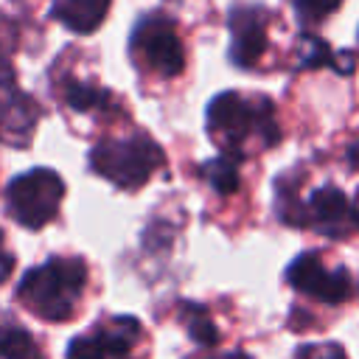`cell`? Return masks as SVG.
I'll list each match as a JSON object with an SVG mask.
<instances>
[{"mask_svg": "<svg viewBox=\"0 0 359 359\" xmlns=\"http://www.w3.org/2000/svg\"><path fill=\"white\" fill-rule=\"evenodd\" d=\"M132 50L140 56V62L154 70L163 79H174L185 67L182 42L174 31V25L163 17H143L132 31Z\"/></svg>", "mask_w": 359, "mask_h": 359, "instance_id": "obj_5", "label": "cell"}, {"mask_svg": "<svg viewBox=\"0 0 359 359\" xmlns=\"http://www.w3.org/2000/svg\"><path fill=\"white\" fill-rule=\"evenodd\" d=\"M62 196H65V182L53 168H31L8 182L6 208L22 227L39 230L59 213Z\"/></svg>", "mask_w": 359, "mask_h": 359, "instance_id": "obj_4", "label": "cell"}, {"mask_svg": "<svg viewBox=\"0 0 359 359\" xmlns=\"http://www.w3.org/2000/svg\"><path fill=\"white\" fill-rule=\"evenodd\" d=\"M180 317H182V323H185V328L196 345L213 348L219 342V328L199 303H180Z\"/></svg>", "mask_w": 359, "mask_h": 359, "instance_id": "obj_13", "label": "cell"}, {"mask_svg": "<svg viewBox=\"0 0 359 359\" xmlns=\"http://www.w3.org/2000/svg\"><path fill=\"white\" fill-rule=\"evenodd\" d=\"M163 163V149L143 132L129 135L123 140H101L90 151V168L123 191L140 188Z\"/></svg>", "mask_w": 359, "mask_h": 359, "instance_id": "obj_3", "label": "cell"}, {"mask_svg": "<svg viewBox=\"0 0 359 359\" xmlns=\"http://www.w3.org/2000/svg\"><path fill=\"white\" fill-rule=\"evenodd\" d=\"M11 269H14V255L3 247V230H0V283L11 275Z\"/></svg>", "mask_w": 359, "mask_h": 359, "instance_id": "obj_20", "label": "cell"}, {"mask_svg": "<svg viewBox=\"0 0 359 359\" xmlns=\"http://www.w3.org/2000/svg\"><path fill=\"white\" fill-rule=\"evenodd\" d=\"M222 359H252V356H247V353L236 351V353H227V356H222Z\"/></svg>", "mask_w": 359, "mask_h": 359, "instance_id": "obj_22", "label": "cell"}, {"mask_svg": "<svg viewBox=\"0 0 359 359\" xmlns=\"http://www.w3.org/2000/svg\"><path fill=\"white\" fill-rule=\"evenodd\" d=\"M345 160H348V165H351V168H356V171H359V137H356V140L348 146Z\"/></svg>", "mask_w": 359, "mask_h": 359, "instance_id": "obj_21", "label": "cell"}, {"mask_svg": "<svg viewBox=\"0 0 359 359\" xmlns=\"http://www.w3.org/2000/svg\"><path fill=\"white\" fill-rule=\"evenodd\" d=\"M65 104L76 112H95V109H104L112 104L109 93L95 87V84H84V81H76L70 79L65 84Z\"/></svg>", "mask_w": 359, "mask_h": 359, "instance_id": "obj_15", "label": "cell"}, {"mask_svg": "<svg viewBox=\"0 0 359 359\" xmlns=\"http://www.w3.org/2000/svg\"><path fill=\"white\" fill-rule=\"evenodd\" d=\"M331 67H334L339 76H351V73L356 70V59H353V53H348V50H339V53H334V62H331Z\"/></svg>", "mask_w": 359, "mask_h": 359, "instance_id": "obj_19", "label": "cell"}, {"mask_svg": "<svg viewBox=\"0 0 359 359\" xmlns=\"http://www.w3.org/2000/svg\"><path fill=\"white\" fill-rule=\"evenodd\" d=\"M230 62L236 67H255L266 50V14L255 6H238L230 14Z\"/></svg>", "mask_w": 359, "mask_h": 359, "instance_id": "obj_9", "label": "cell"}, {"mask_svg": "<svg viewBox=\"0 0 359 359\" xmlns=\"http://www.w3.org/2000/svg\"><path fill=\"white\" fill-rule=\"evenodd\" d=\"M188 359H222V356H188Z\"/></svg>", "mask_w": 359, "mask_h": 359, "instance_id": "obj_23", "label": "cell"}, {"mask_svg": "<svg viewBox=\"0 0 359 359\" xmlns=\"http://www.w3.org/2000/svg\"><path fill=\"white\" fill-rule=\"evenodd\" d=\"M208 132L224 149V154H233L238 160H241V146L247 143L250 135H258L264 146H275L280 140V129L275 123L269 98L247 101L233 90L219 93L208 104Z\"/></svg>", "mask_w": 359, "mask_h": 359, "instance_id": "obj_2", "label": "cell"}, {"mask_svg": "<svg viewBox=\"0 0 359 359\" xmlns=\"http://www.w3.org/2000/svg\"><path fill=\"white\" fill-rule=\"evenodd\" d=\"M199 174L208 180V185L219 196H233L238 191V182H241V177H238V157H233V154H219V157L202 163Z\"/></svg>", "mask_w": 359, "mask_h": 359, "instance_id": "obj_12", "label": "cell"}, {"mask_svg": "<svg viewBox=\"0 0 359 359\" xmlns=\"http://www.w3.org/2000/svg\"><path fill=\"white\" fill-rule=\"evenodd\" d=\"M87 283V264L81 258L53 255L28 269L17 283V297L42 320L65 323L73 317L76 303Z\"/></svg>", "mask_w": 359, "mask_h": 359, "instance_id": "obj_1", "label": "cell"}, {"mask_svg": "<svg viewBox=\"0 0 359 359\" xmlns=\"http://www.w3.org/2000/svg\"><path fill=\"white\" fill-rule=\"evenodd\" d=\"M0 359H39V348L25 328L0 323Z\"/></svg>", "mask_w": 359, "mask_h": 359, "instance_id": "obj_14", "label": "cell"}, {"mask_svg": "<svg viewBox=\"0 0 359 359\" xmlns=\"http://www.w3.org/2000/svg\"><path fill=\"white\" fill-rule=\"evenodd\" d=\"M143 337V328L135 317L118 314L98 328L79 334L67 345V359H126L137 339Z\"/></svg>", "mask_w": 359, "mask_h": 359, "instance_id": "obj_6", "label": "cell"}, {"mask_svg": "<svg viewBox=\"0 0 359 359\" xmlns=\"http://www.w3.org/2000/svg\"><path fill=\"white\" fill-rule=\"evenodd\" d=\"M297 62H300V67L314 70V67L331 65L334 62V53H331V48H328L325 39H320L314 34H300V39H297Z\"/></svg>", "mask_w": 359, "mask_h": 359, "instance_id": "obj_16", "label": "cell"}, {"mask_svg": "<svg viewBox=\"0 0 359 359\" xmlns=\"http://www.w3.org/2000/svg\"><path fill=\"white\" fill-rule=\"evenodd\" d=\"M3 67H6V59H3V53H0V70H3Z\"/></svg>", "mask_w": 359, "mask_h": 359, "instance_id": "obj_24", "label": "cell"}, {"mask_svg": "<svg viewBox=\"0 0 359 359\" xmlns=\"http://www.w3.org/2000/svg\"><path fill=\"white\" fill-rule=\"evenodd\" d=\"M297 359H345V353L339 345L320 342V345H303L297 351Z\"/></svg>", "mask_w": 359, "mask_h": 359, "instance_id": "obj_18", "label": "cell"}, {"mask_svg": "<svg viewBox=\"0 0 359 359\" xmlns=\"http://www.w3.org/2000/svg\"><path fill=\"white\" fill-rule=\"evenodd\" d=\"M36 118H39L36 104L25 93H20L11 81H0V137L14 146H25L31 140Z\"/></svg>", "mask_w": 359, "mask_h": 359, "instance_id": "obj_10", "label": "cell"}, {"mask_svg": "<svg viewBox=\"0 0 359 359\" xmlns=\"http://www.w3.org/2000/svg\"><path fill=\"white\" fill-rule=\"evenodd\" d=\"M303 224H311L328 238H345L351 227H359V208L351 205L339 188L325 185L311 191L303 202Z\"/></svg>", "mask_w": 359, "mask_h": 359, "instance_id": "obj_8", "label": "cell"}, {"mask_svg": "<svg viewBox=\"0 0 359 359\" xmlns=\"http://www.w3.org/2000/svg\"><path fill=\"white\" fill-rule=\"evenodd\" d=\"M286 280L297 292H303V294H309V297H314L320 303H328V306H339V303H345L351 297V275H348V269H342V266L328 269L317 252L297 255L286 269Z\"/></svg>", "mask_w": 359, "mask_h": 359, "instance_id": "obj_7", "label": "cell"}, {"mask_svg": "<svg viewBox=\"0 0 359 359\" xmlns=\"http://www.w3.org/2000/svg\"><path fill=\"white\" fill-rule=\"evenodd\" d=\"M292 3H294L300 22H309V25L325 20L328 14H334L342 6V0H292Z\"/></svg>", "mask_w": 359, "mask_h": 359, "instance_id": "obj_17", "label": "cell"}, {"mask_svg": "<svg viewBox=\"0 0 359 359\" xmlns=\"http://www.w3.org/2000/svg\"><path fill=\"white\" fill-rule=\"evenodd\" d=\"M109 11V0H56L50 17L73 34H93Z\"/></svg>", "mask_w": 359, "mask_h": 359, "instance_id": "obj_11", "label": "cell"}]
</instances>
